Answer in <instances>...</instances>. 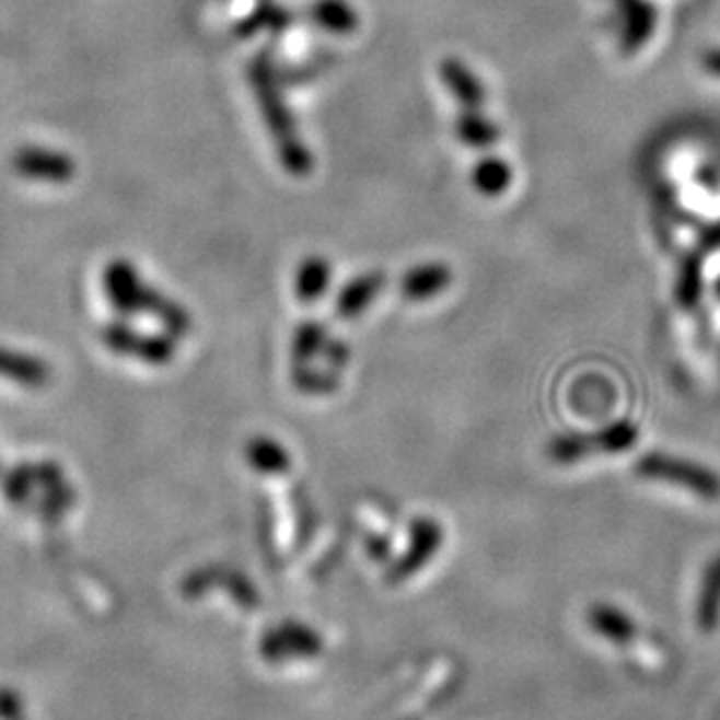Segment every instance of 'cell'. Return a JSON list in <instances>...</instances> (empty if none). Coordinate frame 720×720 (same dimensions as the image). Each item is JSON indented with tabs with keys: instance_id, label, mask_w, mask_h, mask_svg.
<instances>
[{
	"instance_id": "1",
	"label": "cell",
	"mask_w": 720,
	"mask_h": 720,
	"mask_svg": "<svg viewBox=\"0 0 720 720\" xmlns=\"http://www.w3.org/2000/svg\"><path fill=\"white\" fill-rule=\"evenodd\" d=\"M251 84L257 103L265 117V125L271 133L274 146L279 150V160L288 169V174L298 178L312 174L314 158L306 143L300 139V129L293 113H290L286 98L281 96V84L269 61L263 57L251 66Z\"/></svg>"
},
{
	"instance_id": "2",
	"label": "cell",
	"mask_w": 720,
	"mask_h": 720,
	"mask_svg": "<svg viewBox=\"0 0 720 720\" xmlns=\"http://www.w3.org/2000/svg\"><path fill=\"white\" fill-rule=\"evenodd\" d=\"M106 293L115 309L123 314H152L158 316L166 330L174 335H185L190 330V316L174 300L164 298L160 290L148 288L139 271L129 263L117 260L106 271Z\"/></svg>"
},
{
	"instance_id": "3",
	"label": "cell",
	"mask_w": 720,
	"mask_h": 720,
	"mask_svg": "<svg viewBox=\"0 0 720 720\" xmlns=\"http://www.w3.org/2000/svg\"><path fill=\"white\" fill-rule=\"evenodd\" d=\"M637 468L639 475L648 479H664V483L688 487L707 501L720 499V475L705 466H697V463L664 454H650L637 463Z\"/></svg>"
},
{
	"instance_id": "4",
	"label": "cell",
	"mask_w": 720,
	"mask_h": 720,
	"mask_svg": "<svg viewBox=\"0 0 720 720\" xmlns=\"http://www.w3.org/2000/svg\"><path fill=\"white\" fill-rule=\"evenodd\" d=\"M106 345L119 353L146 360L150 365L169 363L176 351L174 341L169 337H148L125 328V325H113V328L106 330Z\"/></svg>"
},
{
	"instance_id": "5",
	"label": "cell",
	"mask_w": 720,
	"mask_h": 720,
	"mask_svg": "<svg viewBox=\"0 0 720 720\" xmlns=\"http://www.w3.org/2000/svg\"><path fill=\"white\" fill-rule=\"evenodd\" d=\"M615 16L620 20V47L637 51L653 33L658 10L650 0H617Z\"/></svg>"
},
{
	"instance_id": "6",
	"label": "cell",
	"mask_w": 720,
	"mask_h": 720,
	"mask_svg": "<svg viewBox=\"0 0 720 720\" xmlns=\"http://www.w3.org/2000/svg\"><path fill=\"white\" fill-rule=\"evenodd\" d=\"M386 288V274L384 271H365L360 277H353L345 288L337 293L335 300V314L339 318H356L365 314L372 302L384 293Z\"/></svg>"
},
{
	"instance_id": "7",
	"label": "cell",
	"mask_w": 720,
	"mask_h": 720,
	"mask_svg": "<svg viewBox=\"0 0 720 720\" xmlns=\"http://www.w3.org/2000/svg\"><path fill=\"white\" fill-rule=\"evenodd\" d=\"M454 274L444 263H423L405 271L400 295L407 302H426L442 295L452 286Z\"/></svg>"
},
{
	"instance_id": "8",
	"label": "cell",
	"mask_w": 720,
	"mask_h": 720,
	"mask_svg": "<svg viewBox=\"0 0 720 720\" xmlns=\"http://www.w3.org/2000/svg\"><path fill=\"white\" fill-rule=\"evenodd\" d=\"M440 76H442V82L448 84V90L452 92V96L458 101L461 111H471V108H483L485 106L483 82L477 80V76L471 71L466 63H461L458 59H448L440 66Z\"/></svg>"
},
{
	"instance_id": "9",
	"label": "cell",
	"mask_w": 720,
	"mask_h": 720,
	"mask_svg": "<svg viewBox=\"0 0 720 720\" xmlns=\"http://www.w3.org/2000/svg\"><path fill=\"white\" fill-rule=\"evenodd\" d=\"M456 139L475 150H485L499 143L501 129L499 125L489 119L483 108H471V111H458V117L454 123Z\"/></svg>"
},
{
	"instance_id": "10",
	"label": "cell",
	"mask_w": 720,
	"mask_h": 720,
	"mask_svg": "<svg viewBox=\"0 0 720 720\" xmlns=\"http://www.w3.org/2000/svg\"><path fill=\"white\" fill-rule=\"evenodd\" d=\"M333 267L321 255H309L300 263L295 274V293L302 304L318 302L330 288Z\"/></svg>"
},
{
	"instance_id": "11",
	"label": "cell",
	"mask_w": 720,
	"mask_h": 720,
	"mask_svg": "<svg viewBox=\"0 0 720 720\" xmlns=\"http://www.w3.org/2000/svg\"><path fill=\"white\" fill-rule=\"evenodd\" d=\"M471 183L483 197H501L512 185V166L501 158L479 160L471 174Z\"/></svg>"
},
{
	"instance_id": "12",
	"label": "cell",
	"mask_w": 720,
	"mask_h": 720,
	"mask_svg": "<svg viewBox=\"0 0 720 720\" xmlns=\"http://www.w3.org/2000/svg\"><path fill=\"white\" fill-rule=\"evenodd\" d=\"M16 166L22 169V174L26 176H38V178H49V181H66L73 174V164L71 160H66L63 154H49L40 150H31L20 154L16 160Z\"/></svg>"
},
{
	"instance_id": "13",
	"label": "cell",
	"mask_w": 720,
	"mask_h": 720,
	"mask_svg": "<svg viewBox=\"0 0 720 720\" xmlns=\"http://www.w3.org/2000/svg\"><path fill=\"white\" fill-rule=\"evenodd\" d=\"M720 623V557L711 561L697 604V625L711 631Z\"/></svg>"
},
{
	"instance_id": "14",
	"label": "cell",
	"mask_w": 720,
	"mask_h": 720,
	"mask_svg": "<svg viewBox=\"0 0 720 720\" xmlns=\"http://www.w3.org/2000/svg\"><path fill=\"white\" fill-rule=\"evenodd\" d=\"M590 623L599 634H602V637H606L613 643H629L634 631H637V627H634V623H631V617L613 606L592 608Z\"/></svg>"
},
{
	"instance_id": "15",
	"label": "cell",
	"mask_w": 720,
	"mask_h": 720,
	"mask_svg": "<svg viewBox=\"0 0 720 720\" xmlns=\"http://www.w3.org/2000/svg\"><path fill=\"white\" fill-rule=\"evenodd\" d=\"M325 345H328V330H325V325L314 323V321L302 323L293 339L295 368H306L316 356L323 353Z\"/></svg>"
},
{
	"instance_id": "16",
	"label": "cell",
	"mask_w": 720,
	"mask_h": 720,
	"mask_svg": "<svg viewBox=\"0 0 720 720\" xmlns=\"http://www.w3.org/2000/svg\"><path fill=\"white\" fill-rule=\"evenodd\" d=\"M246 456L260 473H283L290 466L288 452L277 440L271 438H255L248 442Z\"/></svg>"
},
{
	"instance_id": "17",
	"label": "cell",
	"mask_w": 720,
	"mask_h": 720,
	"mask_svg": "<svg viewBox=\"0 0 720 720\" xmlns=\"http://www.w3.org/2000/svg\"><path fill=\"white\" fill-rule=\"evenodd\" d=\"M314 20L335 33H349L356 26V14L339 0H318L314 8Z\"/></svg>"
},
{
	"instance_id": "18",
	"label": "cell",
	"mask_w": 720,
	"mask_h": 720,
	"mask_svg": "<svg viewBox=\"0 0 720 720\" xmlns=\"http://www.w3.org/2000/svg\"><path fill=\"white\" fill-rule=\"evenodd\" d=\"M293 382L300 391L304 393H330L337 388V380L330 374H323V372H314L309 368H293Z\"/></svg>"
},
{
	"instance_id": "19",
	"label": "cell",
	"mask_w": 720,
	"mask_h": 720,
	"mask_svg": "<svg viewBox=\"0 0 720 720\" xmlns=\"http://www.w3.org/2000/svg\"><path fill=\"white\" fill-rule=\"evenodd\" d=\"M323 356L328 358V363L333 368H345L349 363V349H347V345H341V341L328 339V345H325V349H323Z\"/></svg>"
},
{
	"instance_id": "20",
	"label": "cell",
	"mask_w": 720,
	"mask_h": 720,
	"mask_svg": "<svg viewBox=\"0 0 720 720\" xmlns=\"http://www.w3.org/2000/svg\"><path fill=\"white\" fill-rule=\"evenodd\" d=\"M705 68H707L709 73L720 76V49L707 51V55H705Z\"/></svg>"
}]
</instances>
